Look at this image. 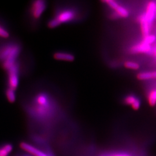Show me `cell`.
Instances as JSON below:
<instances>
[{
    "label": "cell",
    "instance_id": "obj_16",
    "mask_svg": "<svg viewBox=\"0 0 156 156\" xmlns=\"http://www.w3.org/2000/svg\"><path fill=\"white\" fill-rule=\"evenodd\" d=\"M124 66L128 69H131L133 70H137L140 68V64L137 62H134L128 61L124 63Z\"/></svg>",
    "mask_w": 156,
    "mask_h": 156
},
{
    "label": "cell",
    "instance_id": "obj_21",
    "mask_svg": "<svg viewBox=\"0 0 156 156\" xmlns=\"http://www.w3.org/2000/svg\"><path fill=\"white\" fill-rule=\"evenodd\" d=\"M155 55H156V52H155Z\"/></svg>",
    "mask_w": 156,
    "mask_h": 156
},
{
    "label": "cell",
    "instance_id": "obj_19",
    "mask_svg": "<svg viewBox=\"0 0 156 156\" xmlns=\"http://www.w3.org/2000/svg\"><path fill=\"white\" fill-rule=\"evenodd\" d=\"M132 108L135 109V110H138L140 109V101L139 99H136L134 103L131 105Z\"/></svg>",
    "mask_w": 156,
    "mask_h": 156
},
{
    "label": "cell",
    "instance_id": "obj_20",
    "mask_svg": "<svg viewBox=\"0 0 156 156\" xmlns=\"http://www.w3.org/2000/svg\"><path fill=\"white\" fill-rule=\"evenodd\" d=\"M111 156H131L129 154L127 153H124V152H120V153H116L115 154H113Z\"/></svg>",
    "mask_w": 156,
    "mask_h": 156
},
{
    "label": "cell",
    "instance_id": "obj_15",
    "mask_svg": "<svg viewBox=\"0 0 156 156\" xmlns=\"http://www.w3.org/2000/svg\"><path fill=\"white\" fill-rule=\"evenodd\" d=\"M156 40V37L154 35H148L146 37H144L142 42L145 43L146 44L151 45V44H153Z\"/></svg>",
    "mask_w": 156,
    "mask_h": 156
},
{
    "label": "cell",
    "instance_id": "obj_13",
    "mask_svg": "<svg viewBox=\"0 0 156 156\" xmlns=\"http://www.w3.org/2000/svg\"><path fill=\"white\" fill-rule=\"evenodd\" d=\"M13 151L11 144H6L0 147V156H8Z\"/></svg>",
    "mask_w": 156,
    "mask_h": 156
},
{
    "label": "cell",
    "instance_id": "obj_1",
    "mask_svg": "<svg viewBox=\"0 0 156 156\" xmlns=\"http://www.w3.org/2000/svg\"><path fill=\"white\" fill-rule=\"evenodd\" d=\"M22 105L29 115L42 120L54 117L63 106L55 94L45 88L34 90Z\"/></svg>",
    "mask_w": 156,
    "mask_h": 156
},
{
    "label": "cell",
    "instance_id": "obj_14",
    "mask_svg": "<svg viewBox=\"0 0 156 156\" xmlns=\"http://www.w3.org/2000/svg\"><path fill=\"white\" fill-rule=\"evenodd\" d=\"M148 101L151 106H154L156 104V89L153 90L148 96Z\"/></svg>",
    "mask_w": 156,
    "mask_h": 156
},
{
    "label": "cell",
    "instance_id": "obj_5",
    "mask_svg": "<svg viewBox=\"0 0 156 156\" xmlns=\"http://www.w3.org/2000/svg\"><path fill=\"white\" fill-rule=\"evenodd\" d=\"M11 29L9 24L3 18L0 17V41L11 39Z\"/></svg>",
    "mask_w": 156,
    "mask_h": 156
},
{
    "label": "cell",
    "instance_id": "obj_7",
    "mask_svg": "<svg viewBox=\"0 0 156 156\" xmlns=\"http://www.w3.org/2000/svg\"><path fill=\"white\" fill-rule=\"evenodd\" d=\"M156 4L153 1L149 2L147 5L146 12L145 13V16L150 26L153 22L156 17Z\"/></svg>",
    "mask_w": 156,
    "mask_h": 156
},
{
    "label": "cell",
    "instance_id": "obj_22",
    "mask_svg": "<svg viewBox=\"0 0 156 156\" xmlns=\"http://www.w3.org/2000/svg\"></svg>",
    "mask_w": 156,
    "mask_h": 156
},
{
    "label": "cell",
    "instance_id": "obj_6",
    "mask_svg": "<svg viewBox=\"0 0 156 156\" xmlns=\"http://www.w3.org/2000/svg\"><path fill=\"white\" fill-rule=\"evenodd\" d=\"M20 147L23 150L28 152L34 156H48L49 155L46 154L44 151H41L34 146L33 145L29 144L27 142H22L20 144Z\"/></svg>",
    "mask_w": 156,
    "mask_h": 156
},
{
    "label": "cell",
    "instance_id": "obj_12",
    "mask_svg": "<svg viewBox=\"0 0 156 156\" xmlns=\"http://www.w3.org/2000/svg\"><path fill=\"white\" fill-rule=\"evenodd\" d=\"M115 11V14L112 15L113 17L115 18H117L119 17L126 18V17H127L129 15V12L127 11V9L120 5L118 6V7Z\"/></svg>",
    "mask_w": 156,
    "mask_h": 156
},
{
    "label": "cell",
    "instance_id": "obj_4",
    "mask_svg": "<svg viewBox=\"0 0 156 156\" xmlns=\"http://www.w3.org/2000/svg\"><path fill=\"white\" fill-rule=\"evenodd\" d=\"M53 58L58 61L73 62L75 60L74 53L68 50H59L55 51L53 54Z\"/></svg>",
    "mask_w": 156,
    "mask_h": 156
},
{
    "label": "cell",
    "instance_id": "obj_17",
    "mask_svg": "<svg viewBox=\"0 0 156 156\" xmlns=\"http://www.w3.org/2000/svg\"><path fill=\"white\" fill-rule=\"evenodd\" d=\"M104 3L106 4L109 7H110L112 9H113L114 11H115L116 9L118 6L119 5V4L117 3L116 1H113V0H106L102 1Z\"/></svg>",
    "mask_w": 156,
    "mask_h": 156
},
{
    "label": "cell",
    "instance_id": "obj_24",
    "mask_svg": "<svg viewBox=\"0 0 156 156\" xmlns=\"http://www.w3.org/2000/svg\"></svg>",
    "mask_w": 156,
    "mask_h": 156
},
{
    "label": "cell",
    "instance_id": "obj_9",
    "mask_svg": "<svg viewBox=\"0 0 156 156\" xmlns=\"http://www.w3.org/2000/svg\"><path fill=\"white\" fill-rule=\"evenodd\" d=\"M151 50V45L146 44L142 42L139 44L133 46L131 48V51L134 53H149Z\"/></svg>",
    "mask_w": 156,
    "mask_h": 156
},
{
    "label": "cell",
    "instance_id": "obj_8",
    "mask_svg": "<svg viewBox=\"0 0 156 156\" xmlns=\"http://www.w3.org/2000/svg\"><path fill=\"white\" fill-rule=\"evenodd\" d=\"M140 23L142 33V35H144V37H146V36L149 35L150 26H151L149 24V23H148L146 18L145 13L142 14L140 17Z\"/></svg>",
    "mask_w": 156,
    "mask_h": 156
},
{
    "label": "cell",
    "instance_id": "obj_2",
    "mask_svg": "<svg viewBox=\"0 0 156 156\" xmlns=\"http://www.w3.org/2000/svg\"><path fill=\"white\" fill-rule=\"evenodd\" d=\"M87 15L82 2H57L53 5L51 15L46 24L50 29L57 28L63 24H77L83 22Z\"/></svg>",
    "mask_w": 156,
    "mask_h": 156
},
{
    "label": "cell",
    "instance_id": "obj_18",
    "mask_svg": "<svg viewBox=\"0 0 156 156\" xmlns=\"http://www.w3.org/2000/svg\"><path fill=\"white\" fill-rule=\"evenodd\" d=\"M137 98L134 95H129L124 100L125 102L128 105H132Z\"/></svg>",
    "mask_w": 156,
    "mask_h": 156
},
{
    "label": "cell",
    "instance_id": "obj_3",
    "mask_svg": "<svg viewBox=\"0 0 156 156\" xmlns=\"http://www.w3.org/2000/svg\"><path fill=\"white\" fill-rule=\"evenodd\" d=\"M48 6L45 0H35L28 4L25 14V20L28 28L35 31L40 26L42 17Z\"/></svg>",
    "mask_w": 156,
    "mask_h": 156
},
{
    "label": "cell",
    "instance_id": "obj_11",
    "mask_svg": "<svg viewBox=\"0 0 156 156\" xmlns=\"http://www.w3.org/2000/svg\"><path fill=\"white\" fill-rule=\"evenodd\" d=\"M4 94L8 101L10 103H13L16 100V91L14 90L6 87L4 90Z\"/></svg>",
    "mask_w": 156,
    "mask_h": 156
},
{
    "label": "cell",
    "instance_id": "obj_10",
    "mask_svg": "<svg viewBox=\"0 0 156 156\" xmlns=\"http://www.w3.org/2000/svg\"><path fill=\"white\" fill-rule=\"evenodd\" d=\"M137 78L141 80H147L152 79H156V71L139 73L137 75Z\"/></svg>",
    "mask_w": 156,
    "mask_h": 156
},
{
    "label": "cell",
    "instance_id": "obj_23",
    "mask_svg": "<svg viewBox=\"0 0 156 156\" xmlns=\"http://www.w3.org/2000/svg\"></svg>",
    "mask_w": 156,
    "mask_h": 156
}]
</instances>
